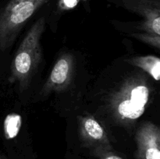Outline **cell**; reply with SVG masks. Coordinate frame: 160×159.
<instances>
[{"label": "cell", "instance_id": "6", "mask_svg": "<svg viewBox=\"0 0 160 159\" xmlns=\"http://www.w3.org/2000/svg\"><path fill=\"white\" fill-rule=\"evenodd\" d=\"M135 140L136 159H160V129L157 125L151 122L141 125Z\"/></svg>", "mask_w": 160, "mask_h": 159}, {"label": "cell", "instance_id": "5", "mask_svg": "<svg viewBox=\"0 0 160 159\" xmlns=\"http://www.w3.org/2000/svg\"><path fill=\"white\" fill-rule=\"evenodd\" d=\"M120 3L125 9L144 17L139 30L160 35L159 0H120Z\"/></svg>", "mask_w": 160, "mask_h": 159}, {"label": "cell", "instance_id": "1", "mask_svg": "<svg viewBox=\"0 0 160 159\" xmlns=\"http://www.w3.org/2000/svg\"><path fill=\"white\" fill-rule=\"evenodd\" d=\"M45 20L39 18L30 28L20 43L11 65V79L17 81L20 91L29 87L31 80L42 59L41 38Z\"/></svg>", "mask_w": 160, "mask_h": 159}, {"label": "cell", "instance_id": "8", "mask_svg": "<svg viewBox=\"0 0 160 159\" xmlns=\"http://www.w3.org/2000/svg\"><path fill=\"white\" fill-rule=\"evenodd\" d=\"M126 62L134 66L143 70L153 80L159 81L160 78V59L155 55L136 56L127 59Z\"/></svg>", "mask_w": 160, "mask_h": 159}, {"label": "cell", "instance_id": "4", "mask_svg": "<svg viewBox=\"0 0 160 159\" xmlns=\"http://www.w3.org/2000/svg\"><path fill=\"white\" fill-rule=\"evenodd\" d=\"M78 128L83 146L92 149V152L100 150H112L106 129L94 116L84 115L78 117Z\"/></svg>", "mask_w": 160, "mask_h": 159}, {"label": "cell", "instance_id": "3", "mask_svg": "<svg viewBox=\"0 0 160 159\" xmlns=\"http://www.w3.org/2000/svg\"><path fill=\"white\" fill-rule=\"evenodd\" d=\"M52 0H8L0 9V51H5L32 16Z\"/></svg>", "mask_w": 160, "mask_h": 159}, {"label": "cell", "instance_id": "10", "mask_svg": "<svg viewBox=\"0 0 160 159\" xmlns=\"http://www.w3.org/2000/svg\"><path fill=\"white\" fill-rule=\"evenodd\" d=\"M131 37L138 39L143 43L154 47L156 49L160 48V35L149 33H134L131 34Z\"/></svg>", "mask_w": 160, "mask_h": 159}, {"label": "cell", "instance_id": "7", "mask_svg": "<svg viewBox=\"0 0 160 159\" xmlns=\"http://www.w3.org/2000/svg\"><path fill=\"white\" fill-rule=\"evenodd\" d=\"M73 57L70 54H63L58 59L53 66L49 76L44 84L43 94H48L52 91L64 90L72 81L74 70Z\"/></svg>", "mask_w": 160, "mask_h": 159}, {"label": "cell", "instance_id": "11", "mask_svg": "<svg viewBox=\"0 0 160 159\" xmlns=\"http://www.w3.org/2000/svg\"><path fill=\"white\" fill-rule=\"evenodd\" d=\"M82 0H57V8L59 11H68L76 7Z\"/></svg>", "mask_w": 160, "mask_h": 159}, {"label": "cell", "instance_id": "2", "mask_svg": "<svg viewBox=\"0 0 160 159\" xmlns=\"http://www.w3.org/2000/svg\"><path fill=\"white\" fill-rule=\"evenodd\" d=\"M150 99V89L144 80L128 79L112 94L110 110L114 118L124 124H131L145 112Z\"/></svg>", "mask_w": 160, "mask_h": 159}, {"label": "cell", "instance_id": "13", "mask_svg": "<svg viewBox=\"0 0 160 159\" xmlns=\"http://www.w3.org/2000/svg\"><path fill=\"white\" fill-rule=\"evenodd\" d=\"M0 159H1V157H0Z\"/></svg>", "mask_w": 160, "mask_h": 159}, {"label": "cell", "instance_id": "12", "mask_svg": "<svg viewBox=\"0 0 160 159\" xmlns=\"http://www.w3.org/2000/svg\"><path fill=\"white\" fill-rule=\"evenodd\" d=\"M94 155L98 157L99 159H123L120 156L117 155L112 151H104V150H100L92 152Z\"/></svg>", "mask_w": 160, "mask_h": 159}, {"label": "cell", "instance_id": "9", "mask_svg": "<svg viewBox=\"0 0 160 159\" xmlns=\"http://www.w3.org/2000/svg\"><path fill=\"white\" fill-rule=\"evenodd\" d=\"M22 126V117L17 113L6 115L3 122V132L7 140H12L18 136Z\"/></svg>", "mask_w": 160, "mask_h": 159}]
</instances>
